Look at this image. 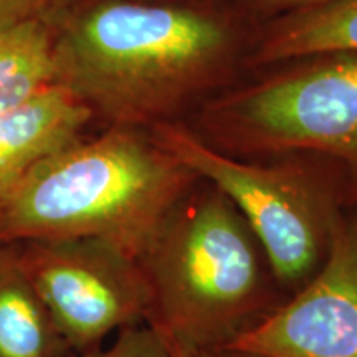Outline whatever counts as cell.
Instances as JSON below:
<instances>
[{"label":"cell","mask_w":357,"mask_h":357,"mask_svg":"<svg viewBox=\"0 0 357 357\" xmlns=\"http://www.w3.org/2000/svg\"><path fill=\"white\" fill-rule=\"evenodd\" d=\"M192 190L139 258L153 294L147 323L192 349L215 352L283 301L270 261L235 205L215 187Z\"/></svg>","instance_id":"3957f363"},{"label":"cell","mask_w":357,"mask_h":357,"mask_svg":"<svg viewBox=\"0 0 357 357\" xmlns=\"http://www.w3.org/2000/svg\"><path fill=\"white\" fill-rule=\"evenodd\" d=\"M47 307L22 266L15 243L0 247V357H68Z\"/></svg>","instance_id":"9c48e42d"},{"label":"cell","mask_w":357,"mask_h":357,"mask_svg":"<svg viewBox=\"0 0 357 357\" xmlns=\"http://www.w3.org/2000/svg\"><path fill=\"white\" fill-rule=\"evenodd\" d=\"M199 177L139 128L113 126L48 155L0 200L8 243L95 236L141 258Z\"/></svg>","instance_id":"7a4b0ae2"},{"label":"cell","mask_w":357,"mask_h":357,"mask_svg":"<svg viewBox=\"0 0 357 357\" xmlns=\"http://www.w3.org/2000/svg\"><path fill=\"white\" fill-rule=\"evenodd\" d=\"M159 334L162 336L164 341H166V344L169 347V351H171L172 357H211L208 352L192 349V347L182 344V342H178V341H176V339L166 336V334H162V333H159Z\"/></svg>","instance_id":"9a60e30c"},{"label":"cell","mask_w":357,"mask_h":357,"mask_svg":"<svg viewBox=\"0 0 357 357\" xmlns=\"http://www.w3.org/2000/svg\"><path fill=\"white\" fill-rule=\"evenodd\" d=\"M153 136L178 162L220 190L245 218L284 291L294 294L323 268L344 217L333 169L294 162L253 164L215 149L177 123H158Z\"/></svg>","instance_id":"277c9868"},{"label":"cell","mask_w":357,"mask_h":357,"mask_svg":"<svg viewBox=\"0 0 357 357\" xmlns=\"http://www.w3.org/2000/svg\"><path fill=\"white\" fill-rule=\"evenodd\" d=\"M55 84L53 33L45 20L0 26V111Z\"/></svg>","instance_id":"8fae6325"},{"label":"cell","mask_w":357,"mask_h":357,"mask_svg":"<svg viewBox=\"0 0 357 357\" xmlns=\"http://www.w3.org/2000/svg\"><path fill=\"white\" fill-rule=\"evenodd\" d=\"M211 357H268L261 354H253V352H245V351H236V349H220L215 352H208Z\"/></svg>","instance_id":"2e32d148"},{"label":"cell","mask_w":357,"mask_h":357,"mask_svg":"<svg viewBox=\"0 0 357 357\" xmlns=\"http://www.w3.org/2000/svg\"><path fill=\"white\" fill-rule=\"evenodd\" d=\"M7 238H6V234H3V225H2V217H0V247L2 245H7Z\"/></svg>","instance_id":"e0dca14e"},{"label":"cell","mask_w":357,"mask_h":357,"mask_svg":"<svg viewBox=\"0 0 357 357\" xmlns=\"http://www.w3.org/2000/svg\"><path fill=\"white\" fill-rule=\"evenodd\" d=\"M331 2V0H255L258 7L268 12H300L305 8H311L321 3Z\"/></svg>","instance_id":"5bb4252c"},{"label":"cell","mask_w":357,"mask_h":357,"mask_svg":"<svg viewBox=\"0 0 357 357\" xmlns=\"http://www.w3.org/2000/svg\"><path fill=\"white\" fill-rule=\"evenodd\" d=\"M357 52V0H331L289 13L257 48L255 63Z\"/></svg>","instance_id":"30bf717a"},{"label":"cell","mask_w":357,"mask_h":357,"mask_svg":"<svg viewBox=\"0 0 357 357\" xmlns=\"http://www.w3.org/2000/svg\"><path fill=\"white\" fill-rule=\"evenodd\" d=\"M30 283L73 354L147 323L153 294L137 257L95 236L13 242Z\"/></svg>","instance_id":"8992f818"},{"label":"cell","mask_w":357,"mask_h":357,"mask_svg":"<svg viewBox=\"0 0 357 357\" xmlns=\"http://www.w3.org/2000/svg\"><path fill=\"white\" fill-rule=\"evenodd\" d=\"M79 357H172L159 331L149 323H142L118 331L108 347L88 352Z\"/></svg>","instance_id":"7c38bea8"},{"label":"cell","mask_w":357,"mask_h":357,"mask_svg":"<svg viewBox=\"0 0 357 357\" xmlns=\"http://www.w3.org/2000/svg\"><path fill=\"white\" fill-rule=\"evenodd\" d=\"M66 0H0V26L45 20Z\"/></svg>","instance_id":"4fadbf2b"},{"label":"cell","mask_w":357,"mask_h":357,"mask_svg":"<svg viewBox=\"0 0 357 357\" xmlns=\"http://www.w3.org/2000/svg\"><path fill=\"white\" fill-rule=\"evenodd\" d=\"M91 116L60 84L0 111V200L43 159L78 141Z\"/></svg>","instance_id":"ba28073f"},{"label":"cell","mask_w":357,"mask_h":357,"mask_svg":"<svg viewBox=\"0 0 357 357\" xmlns=\"http://www.w3.org/2000/svg\"><path fill=\"white\" fill-rule=\"evenodd\" d=\"M311 58L215 101L205 123L240 153L319 155L357 207V52Z\"/></svg>","instance_id":"5b68a950"},{"label":"cell","mask_w":357,"mask_h":357,"mask_svg":"<svg viewBox=\"0 0 357 357\" xmlns=\"http://www.w3.org/2000/svg\"><path fill=\"white\" fill-rule=\"evenodd\" d=\"M227 349L268 357H357V212L344 213L318 275Z\"/></svg>","instance_id":"52a82bcc"},{"label":"cell","mask_w":357,"mask_h":357,"mask_svg":"<svg viewBox=\"0 0 357 357\" xmlns=\"http://www.w3.org/2000/svg\"><path fill=\"white\" fill-rule=\"evenodd\" d=\"M235 50L234 29L215 13L101 0L53 35L55 84L114 126L141 128L215 83Z\"/></svg>","instance_id":"6da1fadb"}]
</instances>
